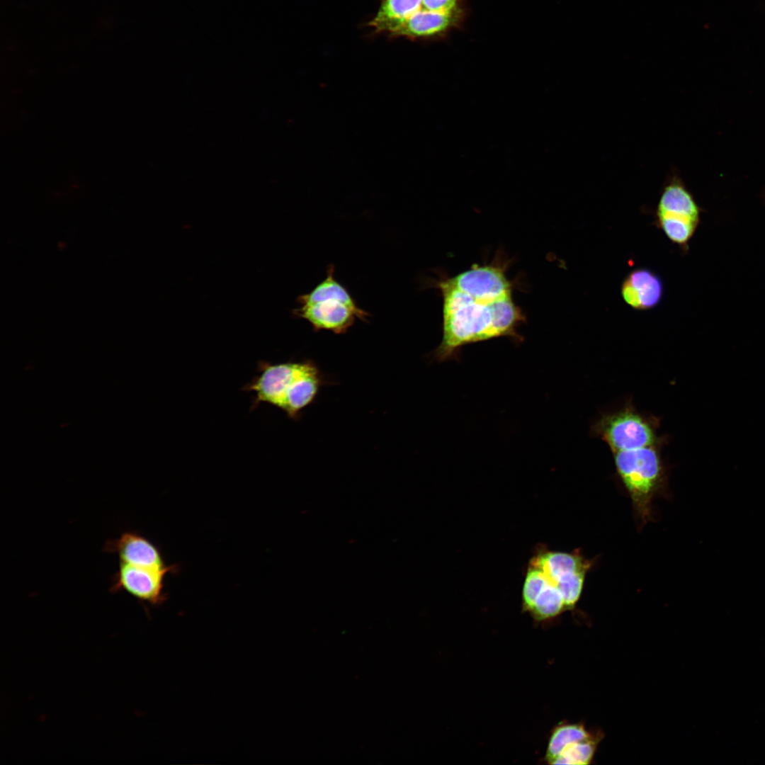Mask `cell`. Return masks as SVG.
<instances>
[{
    "instance_id": "8",
    "label": "cell",
    "mask_w": 765,
    "mask_h": 765,
    "mask_svg": "<svg viewBox=\"0 0 765 765\" xmlns=\"http://www.w3.org/2000/svg\"><path fill=\"white\" fill-rule=\"evenodd\" d=\"M178 569L176 565L157 569L118 562L109 591H125L142 604L159 606L167 598L164 592L165 577L169 573L176 572Z\"/></svg>"
},
{
    "instance_id": "5",
    "label": "cell",
    "mask_w": 765,
    "mask_h": 765,
    "mask_svg": "<svg viewBox=\"0 0 765 765\" xmlns=\"http://www.w3.org/2000/svg\"><path fill=\"white\" fill-rule=\"evenodd\" d=\"M657 444L613 453L616 472L627 489L641 521L651 517L654 497L664 486L666 470L661 448Z\"/></svg>"
},
{
    "instance_id": "10",
    "label": "cell",
    "mask_w": 765,
    "mask_h": 765,
    "mask_svg": "<svg viewBox=\"0 0 765 765\" xmlns=\"http://www.w3.org/2000/svg\"><path fill=\"white\" fill-rule=\"evenodd\" d=\"M663 294L664 285L660 277L645 268L630 272L620 287L623 301L636 310H649L657 307Z\"/></svg>"
},
{
    "instance_id": "15",
    "label": "cell",
    "mask_w": 765,
    "mask_h": 765,
    "mask_svg": "<svg viewBox=\"0 0 765 765\" xmlns=\"http://www.w3.org/2000/svg\"><path fill=\"white\" fill-rule=\"evenodd\" d=\"M458 0H423L421 7L432 11L450 12L456 10Z\"/></svg>"
},
{
    "instance_id": "4",
    "label": "cell",
    "mask_w": 765,
    "mask_h": 765,
    "mask_svg": "<svg viewBox=\"0 0 765 765\" xmlns=\"http://www.w3.org/2000/svg\"><path fill=\"white\" fill-rule=\"evenodd\" d=\"M329 265L326 278L313 290L300 295L294 316L307 320L314 332L328 330L336 334L347 332L356 319L366 322L369 314L361 309L348 290L334 276Z\"/></svg>"
},
{
    "instance_id": "3",
    "label": "cell",
    "mask_w": 765,
    "mask_h": 765,
    "mask_svg": "<svg viewBox=\"0 0 765 765\" xmlns=\"http://www.w3.org/2000/svg\"><path fill=\"white\" fill-rule=\"evenodd\" d=\"M590 567L589 560L574 552L541 550L529 561L522 589L526 609L538 597L562 599L568 610L574 608Z\"/></svg>"
},
{
    "instance_id": "7",
    "label": "cell",
    "mask_w": 765,
    "mask_h": 765,
    "mask_svg": "<svg viewBox=\"0 0 765 765\" xmlns=\"http://www.w3.org/2000/svg\"><path fill=\"white\" fill-rule=\"evenodd\" d=\"M700 210L681 181L673 176L664 186L655 222L674 244L686 249L699 222Z\"/></svg>"
},
{
    "instance_id": "2",
    "label": "cell",
    "mask_w": 765,
    "mask_h": 765,
    "mask_svg": "<svg viewBox=\"0 0 765 765\" xmlns=\"http://www.w3.org/2000/svg\"><path fill=\"white\" fill-rule=\"evenodd\" d=\"M258 375L243 390L253 392L252 408L269 404L284 412L292 419L312 404L327 380L311 360L258 364Z\"/></svg>"
},
{
    "instance_id": "12",
    "label": "cell",
    "mask_w": 765,
    "mask_h": 765,
    "mask_svg": "<svg viewBox=\"0 0 765 765\" xmlns=\"http://www.w3.org/2000/svg\"><path fill=\"white\" fill-rule=\"evenodd\" d=\"M423 0H383L380 9L369 23L376 32H389L421 8Z\"/></svg>"
},
{
    "instance_id": "11",
    "label": "cell",
    "mask_w": 765,
    "mask_h": 765,
    "mask_svg": "<svg viewBox=\"0 0 765 765\" xmlns=\"http://www.w3.org/2000/svg\"><path fill=\"white\" fill-rule=\"evenodd\" d=\"M458 17V9L450 12H438L421 7L393 28L388 34L409 38L431 36L452 26Z\"/></svg>"
},
{
    "instance_id": "14",
    "label": "cell",
    "mask_w": 765,
    "mask_h": 765,
    "mask_svg": "<svg viewBox=\"0 0 765 765\" xmlns=\"http://www.w3.org/2000/svg\"><path fill=\"white\" fill-rule=\"evenodd\" d=\"M601 735L594 736L566 747L551 764H589L594 758Z\"/></svg>"
},
{
    "instance_id": "9",
    "label": "cell",
    "mask_w": 765,
    "mask_h": 765,
    "mask_svg": "<svg viewBox=\"0 0 765 765\" xmlns=\"http://www.w3.org/2000/svg\"><path fill=\"white\" fill-rule=\"evenodd\" d=\"M103 550L115 554L118 562L157 569L169 566L158 546L136 531H125L118 538L108 540Z\"/></svg>"
},
{
    "instance_id": "1",
    "label": "cell",
    "mask_w": 765,
    "mask_h": 765,
    "mask_svg": "<svg viewBox=\"0 0 765 765\" xmlns=\"http://www.w3.org/2000/svg\"><path fill=\"white\" fill-rule=\"evenodd\" d=\"M509 263L499 254L489 264H475L453 276L441 275L432 283L443 298L442 339L433 353L435 360L453 358L469 344L504 336L522 341L517 329L526 316L513 298Z\"/></svg>"
},
{
    "instance_id": "6",
    "label": "cell",
    "mask_w": 765,
    "mask_h": 765,
    "mask_svg": "<svg viewBox=\"0 0 765 765\" xmlns=\"http://www.w3.org/2000/svg\"><path fill=\"white\" fill-rule=\"evenodd\" d=\"M659 419L638 411L628 403L617 410L602 414L591 425L592 436L605 442L611 453L664 444L658 434Z\"/></svg>"
},
{
    "instance_id": "13",
    "label": "cell",
    "mask_w": 765,
    "mask_h": 765,
    "mask_svg": "<svg viewBox=\"0 0 765 765\" xmlns=\"http://www.w3.org/2000/svg\"><path fill=\"white\" fill-rule=\"evenodd\" d=\"M594 735L595 733L590 732L581 723H565L556 726L550 737L545 760L548 763L552 764L566 747L588 739Z\"/></svg>"
}]
</instances>
